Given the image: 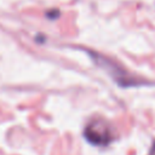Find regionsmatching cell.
Wrapping results in <instances>:
<instances>
[{"mask_svg": "<svg viewBox=\"0 0 155 155\" xmlns=\"http://www.w3.org/2000/svg\"><path fill=\"white\" fill-rule=\"evenodd\" d=\"M86 139L94 145H105L114 138L110 125L104 120H92L85 128Z\"/></svg>", "mask_w": 155, "mask_h": 155, "instance_id": "1", "label": "cell"}, {"mask_svg": "<svg viewBox=\"0 0 155 155\" xmlns=\"http://www.w3.org/2000/svg\"><path fill=\"white\" fill-rule=\"evenodd\" d=\"M148 155H155V140L153 142V145H151V148H150V150H149V154Z\"/></svg>", "mask_w": 155, "mask_h": 155, "instance_id": "2", "label": "cell"}]
</instances>
